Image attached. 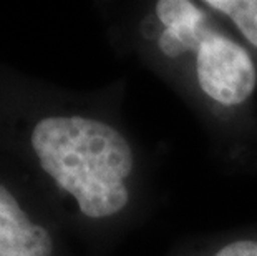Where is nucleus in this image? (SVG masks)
I'll list each match as a JSON object with an SVG mask.
<instances>
[{"label": "nucleus", "mask_w": 257, "mask_h": 256, "mask_svg": "<svg viewBox=\"0 0 257 256\" xmlns=\"http://www.w3.org/2000/svg\"><path fill=\"white\" fill-rule=\"evenodd\" d=\"M133 48L188 103L216 151L232 166L257 165V62L236 35L194 0L138 5Z\"/></svg>", "instance_id": "obj_1"}, {"label": "nucleus", "mask_w": 257, "mask_h": 256, "mask_svg": "<svg viewBox=\"0 0 257 256\" xmlns=\"http://www.w3.org/2000/svg\"><path fill=\"white\" fill-rule=\"evenodd\" d=\"M168 256H257V225L189 238Z\"/></svg>", "instance_id": "obj_2"}, {"label": "nucleus", "mask_w": 257, "mask_h": 256, "mask_svg": "<svg viewBox=\"0 0 257 256\" xmlns=\"http://www.w3.org/2000/svg\"><path fill=\"white\" fill-rule=\"evenodd\" d=\"M257 62V0H202Z\"/></svg>", "instance_id": "obj_3"}]
</instances>
